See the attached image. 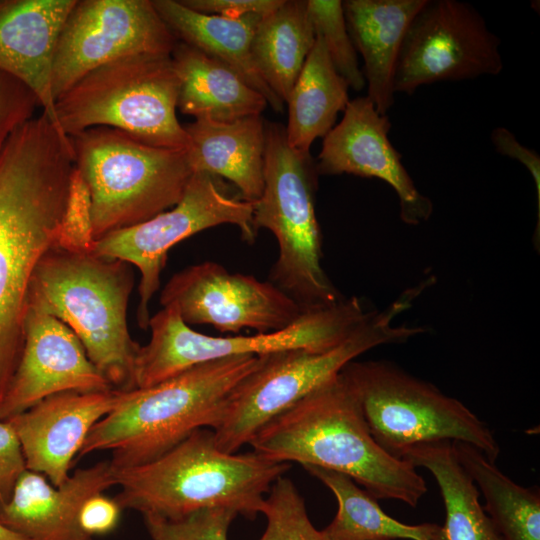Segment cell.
I'll return each mask as SVG.
<instances>
[{
	"mask_svg": "<svg viewBox=\"0 0 540 540\" xmlns=\"http://www.w3.org/2000/svg\"><path fill=\"white\" fill-rule=\"evenodd\" d=\"M491 141L495 150L509 158L522 163L530 172L537 189L538 228L540 215V156L539 154L522 145L515 135L505 127H497L491 133Z\"/></svg>",
	"mask_w": 540,
	"mask_h": 540,
	"instance_id": "cell-38",
	"label": "cell"
},
{
	"mask_svg": "<svg viewBox=\"0 0 540 540\" xmlns=\"http://www.w3.org/2000/svg\"><path fill=\"white\" fill-rule=\"evenodd\" d=\"M73 167L70 141L45 114L0 152V409L24 349L31 278L55 247Z\"/></svg>",
	"mask_w": 540,
	"mask_h": 540,
	"instance_id": "cell-1",
	"label": "cell"
},
{
	"mask_svg": "<svg viewBox=\"0 0 540 540\" xmlns=\"http://www.w3.org/2000/svg\"><path fill=\"white\" fill-rule=\"evenodd\" d=\"M95 241L90 190L81 172L74 166L55 247L71 253L88 254L92 253Z\"/></svg>",
	"mask_w": 540,
	"mask_h": 540,
	"instance_id": "cell-32",
	"label": "cell"
},
{
	"mask_svg": "<svg viewBox=\"0 0 540 540\" xmlns=\"http://www.w3.org/2000/svg\"><path fill=\"white\" fill-rule=\"evenodd\" d=\"M265 122L261 115H254L231 122L195 118L185 125L193 173L225 178L242 199L255 203L264 188Z\"/></svg>",
	"mask_w": 540,
	"mask_h": 540,
	"instance_id": "cell-22",
	"label": "cell"
},
{
	"mask_svg": "<svg viewBox=\"0 0 540 540\" xmlns=\"http://www.w3.org/2000/svg\"><path fill=\"white\" fill-rule=\"evenodd\" d=\"M38 105L28 87L0 71V152L14 131L33 118Z\"/></svg>",
	"mask_w": 540,
	"mask_h": 540,
	"instance_id": "cell-34",
	"label": "cell"
},
{
	"mask_svg": "<svg viewBox=\"0 0 540 540\" xmlns=\"http://www.w3.org/2000/svg\"><path fill=\"white\" fill-rule=\"evenodd\" d=\"M372 313L357 297L304 311L289 326L252 336L213 337L193 330L174 307H162L149 321L151 338L140 346L134 368L136 388L165 381L200 363L243 355L305 349L329 350L359 327Z\"/></svg>",
	"mask_w": 540,
	"mask_h": 540,
	"instance_id": "cell-11",
	"label": "cell"
},
{
	"mask_svg": "<svg viewBox=\"0 0 540 540\" xmlns=\"http://www.w3.org/2000/svg\"><path fill=\"white\" fill-rule=\"evenodd\" d=\"M172 62L180 87L177 108L195 118L231 122L261 115L268 102L223 62L177 42Z\"/></svg>",
	"mask_w": 540,
	"mask_h": 540,
	"instance_id": "cell-24",
	"label": "cell"
},
{
	"mask_svg": "<svg viewBox=\"0 0 540 540\" xmlns=\"http://www.w3.org/2000/svg\"><path fill=\"white\" fill-rule=\"evenodd\" d=\"M77 0L0 1V71L19 80L37 97L57 132L52 89L55 50L62 27Z\"/></svg>",
	"mask_w": 540,
	"mask_h": 540,
	"instance_id": "cell-19",
	"label": "cell"
},
{
	"mask_svg": "<svg viewBox=\"0 0 540 540\" xmlns=\"http://www.w3.org/2000/svg\"><path fill=\"white\" fill-rule=\"evenodd\" d=\"M265 132L264 188L253 203V222L257 231L269 230L278 243L269 281L303 311L334 305L344 297L322 266L316 160L288 144L282 124L266 121Z\"/></svg>",
	"mask_w": 540,
	"mask_h": 540,
	"instance_id": "cell-7",
	"label": "cell"
},
{
	"mask_svg": "<svg viewBox=\"0 0 540 540\" xmlns=\"http://www.w3.org/2000/svg\"><path fill=\"white\" fill-rule=\"evenodd\" d=\"M349 85L336 71L324 42L316 36L303 68L286 101L288 144L310 152L312 143L325 137L335 126L337 116L349 103Z\"/></svg>",
	"mask_w": 540,
	"mask_h": 540,
	"instance_id": "cell-25",
	"label": "cell"
},
{
	"mask_svg": "<svg viewBox=\"0 0 540 540\" xmlns=\"http://www.w3.org/2000/svg\"><path fill=\"white\" fill-rule=\"evenodd\" d=\"M0 540H27L0 523Z\"/></svg>",
	"mask_w": 540,
	"mask_h": 540,
	"instance_id": "cell-39",
	"label": "cell"
},
{
	"mask_svg": "<svg viewBox=\"0 0 540 540\" xmlns=\"http://www.w3.org/2000/svg\"><path fill=\"white\" fill-rule=\"evenodd\" d=\"M304 469L335 496L338 509L322 530L329 540H445L442 526L435 523H402L386 514L377 499L350 477L315 466Z\"/></svg>",
	"mask_w": 540,
	"mask_h": 540,
	"instance_id": "cell-28",
	"label": "cell"
},
{
	"mask_svg": "<svg viewBox=\"0 0 540 540\" xmlns=\"http://www.w3.org/2000/svg\"><path fill=\"white\" fill-rule=\"evenodd\" d=\"M255 451L229 454L213 431L200 428L157 459L114 469L119 507L178 519L205 509H229L249 520L262 513L265 495L289 469Z\"/></svg>",
	"mask_w": 540,
	"mask_h": 540,
	"instance_id": "cell-3",
	"label": "cell"
},
{
	"mask_svg": "<svg viewBox=\"0 0 540 540\" xmlns=\"http://www.w3.org/2000/svg\"><path fill=\"white\" fill-rule=\"evenodd\" d=\"M180 82L171 55H133L87 73L56 99L62 132L119 130L158 148L189 150L176 115Z\"/></svg>",
	"mask_w": 540,
	"mask_h": 540,
	"instance_id": "cell-8",
	"label": "cell"
},
{
	"mask_svg": "<svg viewBox=\"0 0 540 540\" xmlns=\"http://www.w3.org/2000/svg\"><path fill=\"white\" fill-rule=\"evenodd\" d=\"M153 5L176 39L223 62L262 94L279 113L284 102L260 75L252 55V41L262 16L226 18L194 11L180 1L153 0Z\"/></svg>",
	"mask_w": 540,
	"mask_h": 540,
	"instance_id": "cell-23",
	"label": "cell"
},
{
	"mask_svg": "<svg viewBox=\"0 0 540 540\" xmlns=\"http://www.w3.org/2000/svg\"><path fill=\"white\" fill-rule=\"evenodd\" d=\"M114 485L110 460L77 469L59 487L26 470L0 511V523L27 540H93L79 525L80 509L88 498Z\"/></svg>",
	"mask_w": 540,
	"mask_h": 540,
	"instance_id": "cell-20",
	"label": "cell"
},
{
	"mask_svg": "<svg viewBox=\"0 0 540 540\" xmlns=\"http://www.w3.org/2000/svg\"><path fill=\"white\" fill-rule=\"evenodd\" d=\"M401 459L428 470L435 478L445 507V540H504L479 502V490L456 457L451 441L422 443Z\"/></svg>",
	"mask_w": 540,
	"mask_h": 540,
	"instance_id": "cell-26",
	"label": "cell"
},
{
	"mask_svg": "<svg viewBox=\"0 0 540 540\" xmlns=\"http://www.w3.org/2000/svg\"><path fill=\"white\" fill-rule=\"evenodd\" d=\"M427 0L342 1L349 35L364 62L367 97L381 115L395 99L394 77L407 30Z\"/></svg>",
	"mask_w": 540,
	"mask_h": 540,
	"instance_id": "cell-21",
	"label": "cell"
},
{
	"mask_svg": "<svg viewBox=\"0 0 540 540\" xmlns=\"http://www.w3.org/2000/svg\"><path fill=\"white\" fill-rule=\"evenodd\" d=\"M27 470L18 437L6 420H0V511L11 499L15 485Z\"/></svg>",
	"mask_w": 540,
	"mask_h": 540,
	"instance_id": "cell-35",
	"label": "cell"
},
{
	"mask_svg": "<svg viewBox=\"0 0 540 540\" xmlns=\"http://www.w3.org/2000/svg\"><path fill=\"white\" fill-rule=\"evenodd\" d=\"M69 139L90 190L95 240L175 206L193 175L188 150L153 147L113 128Z\"/></svg>",
	"mask_w": 540,
	"mask_h": 540,
	"instance_id": "cell-9",
	"label": "cell"
},
{
	"mask_svg": "<svg viewBox=\"0 0 540 540\" xmlns=\"http://www.w3.org/2000/svg\"><path fill=\"white\" fill-rule=\"evenodd\" d=\"M237 513L229 509H205L178 519L143 515L151 540H228Z\"/></svg>",
	"mask_w": 540,
	"mask_h": 540,
	"instance_id": "cell-33",
	"label": "cell"
},
{
	"mask_svg": "<svg viewBox=\"0 0 540 540\" xmlns=\"http://www.w3.org/2000/svg\"><path fill=\"white\" fill-rule=\"evenodd\" d=\"M177 42L150 0H77L55 50L54 97L104 64L133 55H171Z\"/></svg>",
	"mask_w": 540,
	"mask_h": 540,
	"instance_id": "cell-14",
	"label": "cell"
},
{
	"mask_svg": "<svg viewBox=\"0 0 540 540\" xmlns=\"http://www.w3.org/2000/svg\"><path fill=\"white\" fill-rule=\"evenodd\" d=\"M259 361L254 355L216 359L133 389L126 402L92 427L77 456L108 450L115 470L157 459L195 430L213 429L230 392Z\"/></svg>",
	"mask_w": 540,
	"mask_h": 540,
	"instance_id": "cell-4",
	"label": "cell"
},
{
	"mask_svg": "<svg viewBox=\"0 0 540 540\" xmlns=\"http://www.w3.org/2000/svg\"><path fill=\"white\" fill-rule=\"evenodd\" d=\"M503 68L500 40L471 4L427 0L405 35L394 92L411 95L423 85L496 76Z\"/></svg>",
	"mask_w": 540,
	"mask_h": 540,
	"instance_id": "cell-13",
	"label": "cell"
},
{
	"mask_svg": "<svg viewBox=\"0 0 540 540\" xmlns=\"http://www.w3.org/2000/svg\"><path fill=\"white\" fill-rule=\"evenodd\" d=\"M121 508L113 498L97 494L88 498L79 512V525L90 536L105 535L118 525Z\"/></svg>",
	"mask_w": 540,
	"mask_h": 540,
	"instance_id": "cell-37",
	"label": "cell"
},
{
	"mask_svg": "<svg viewBox=\"0 0 540 540\" xmlns=\"http://www.w3.org/2000/svg\"><path fill=\"white\" fill-rule=\"evenodd\" d=\"M420 291L419 287L411 288L385 310L372 311L329 350L291 349L261 355L258 366L230 392L220 420L211 429L218 448L237 453L266 423L337 376L356 357L423 333L422 327L394 324L396 316L412 305Z\"/></svg>",
	"mask_w": 540,
	"mask_h": 540,
	"instance_id": "cell-6",
	"label": "cell"
},
{
	"mask_svg": "<svg viewBox=\"0 0 540 540\" xmlns=\"http://www.w3.org/2000/svg\"><path fill=\"white\" fill-rule=\"evenodd\" d=\"M132 390L61 392L8 418L27 470L43 475L55 487L63 485L92 427L126 402Z\"/></svg>",
	"mask_w": 540,
	"mask_h": 540,
	"instance_id": "cell-17",
	"label": "cell"
},
{
	"mask_svg": "<svg viewBox=\"0 0 540 540\" xmlns=\"http://www.w3.org/2000/svg\"><path fill=\"white\" fill-rule=\"evenodd\" d=\"M315 35L320 36L336 71L349 88L361 91L366 85L357 51L348 32L340 0H306Z\"/></svg>",
	"mask_w": 540,
	"mask_h": 540,
	"instance_id": "cell-30",
	"label": "cell"
},
{
	"mask_svg": "<svg viewBox=\"0 0 540 540\" xmlns=\"http://www.w3.org/2000/svg\"><path fill=\"white\" fill-rule=\"evenodd\" d=\"M133 286V272L124 261L54 247L34 270L28 306L67 325L113 388L132 390L140 348L127 325Z\"/></svg>",
	"mask_w": 540,
	"mask_h": 540,
	"instance_id": "cell-5",
	"label": "cell"
},
{
	"mask_svg": "<svg viewBox=\"0 0 540 540\" xmlns=\"http://www.w3.org/2000/svg\"><path fill=\"white\" fill-rule=\"evenodd\" d=\"M265 498L262 513L267 525L259 540H329L314 527L305 501L287 477H279Z\"/></svg>",
	"mask_w": 540,
	"mask_h": 540,
	"instance_id": "cell-31",
	"label": "cell"
},
{
	"mask_svg": "<svg viewBox=\"0 0 540 540\" xmlns=\"http://www.w3.org/2000/svg\"><path fill=\"white\" fill-rule=\"evenodd\" d=\"M460 464L485 499L484 510L504 540H540V495L503 474L474 446L455 441Z\"/></svg>",
	"mask_w": 540,
	"mask_h": 540,
	"instance_id": "cell-29",
	"label": "cell"
},
{
	"mask_svg": "<svg viewBox=\"0 0 540 540\" xmlns=\"http://www.w3.org/2000/svg\"><path fill=\"white\" fill-rule=\"evenodd\" d=\"M341 374L355 394L375 441L401 458L409 448L459 441L495 463L500 446L488 425L465 404L386 360L351 361Z\"/></svg>",
	"mask_w": 540,
	"mask_h": 540,
	"instance_id": "cell-10",
	"label": "cell"
},
{
	"mask_svg": "<svg viewBox=\"0 0 540 540\" xmlns=\"http://www.w3.org/2000/svg\"><path fill=\"white\" fill-rule=\"evenodd\" d=\"M249 444L273 461L342 473L377 500L416 507L427 493L416 468L375 441L341 372L271 419Z\"/></svg>",
	"mask_w": 540,
	"mask_h": 540,
	"instance_id": "cell-2",
	"label": "cell"
},
{
	"mask_svg": "<svg viewBox=\"0 0 540 540\" xmlns=\"http://www.w3.org/2000/svg\"><path fill=\"white\" fill-rule=\"evenodd\" d=\"M222 224L238 227L243 240L252 244L257 236L253 203L232 196L220 178L195 172L175 206L144 222L105 234L95 241L92 253L137 267V322L147 329L149 305L160 287L169 250L196 233Z\"/></svg>",
	"mask_w": 540,
	"mask_h": 540,
	"instance_id": "cell-12",
	"label": "cell"
},
{
	"mask_svg": "<svg viewBox=\"0 0 540 540\" xmlns=\"http://www.w3.org/2000/svg\"><path fill=\"white\" fill-rule=\"evenodd\" d=\"M112 388L67 325L28 306L24 349L0 409V420L22 413L53 394Z\"/></svg>",
	"mask_w": 540,
	"mask_h": 540,
	"instance_id": "cell-18",
	"label": "cell"
},
{
	"mask_svg": "<svg viewBox=\"0 0 540 540\" xmlns=\"http://www.w3.org/2000/svg\"><path fill=\"white\" fill-rule=\"evenodd\" d=\"M315 39L306 0H284L257 25L252 41L255 65L284 104Z\"/></svg>",
	"mask_w": 540,
	"mask_h": 540,
	"instance_id": "cell-27",
	"label": "cell"
},
{
	"mask_svg": "<svg viewBox=\"0 0 540 540\" xmlns=\"http://www.w3.org/2000/svg\"><path fill=\"white\" fill-rule=\"evenodd\" d=\"M162 307H174L187 325H210L221 333L257 334L289 326L304 311L270 281L230 273L204 261L174 274L161 291Z\"/></svg>",
	"mask_w": 540,
	"mask_h": 540,
	"instance_id": "cell-15",
	"label": "cell"
},
{
	"mask_svg": "<svg viewBox=\"0 0 540 540\" xmlns=\"http://www.w3.org/2000/svg\"><path fill=\"white\" fill-rule=\"evenodd\" d=\"M390 129L388 116L378 113L367 96L350 100L342 120L324 137L316 170L319 175L350 174L388 183L398 196L401 220L419 225L430 218L433 204L404 167L388 137Z\"/></svg>",
	"mask_w": 540,
	"mask_h": 540,
	"instance_id": "cell-16",
	"label": "cell"
},
{
	"mask_svg": "<svg viewBox=\"0 0 540 540\" xmlns=\"http://www.w3.org/2000/svg\"><path fill=\"white\" fill-rule=\"evenodd\" d=\"M180 2L200 13L241 18L249 14L266 16L276 10L284 0H182Z\"/></svg>",
	"mask_w": 540,
	"mask_h": 540,
	"instance_id": "cell-36",
	"label": "cell"
}]
</instances>
